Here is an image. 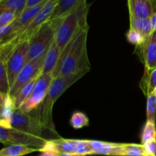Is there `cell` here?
Masks as SVG:
<instances>
[{
  "mask_svg": "<svg viewBox=\"0 0 156 156\" xmlns=\"http://www.w3.org/2000/svg\"><path fill=\"white\" fill-rule=\"evenodd\" d=\"M75 154L77 155L85 156L92 155L93 150L88 143V140H78L77 146H76Z\"/></svg>",
  "mask_w": 156,
  "mask_h": 156,
  "instance_id": "4316f807",
  "label": "cell"
},
{
  "mask_svg": "<svg viewBox=\"0 0 156 156\" xmlns=\"http://www.w3.org/2000/svg\"><path fill=\"white\" fill-rule=\"evenodd\" d=\"M39 156H60V154L53 151H41Z\"/></svg>",
  "mask_w": 156,
  "mask_h": 156,
  "instance_id": "f546056e",
  "label": "cell"
},
{
  "mask_svg": "<svg viewBox=\"0 0 156 156\" xmlns=\"http://www.w3.org/2000/svg\"><path fill=\"white\" fill-rule=\"evenodd\" d=\"M37 151L39 152L38 149L22 145H9L0 149V156H24Z\"/></svg>",
  "mask_w": 156,
  "mask_h": 156,
  "instance_id": "9a60e30c",
  "label": "cell"
},
{
  "mask_svg": "<svg viewBox=\"0 0 156 156\" xmlns=\"http://www.w3.org/2000/svg\"><path fill=\"white\" fill-rule=\"evenodd\" d=\"M47 1L48 0H44V2L37 5L32 6L30 8H26L24 12L21 14V15L15 20V24L16 25L19 34H21L26 29V27L32 22V21L37 15V14L39 13L40 11L44 7V5Z\"/></svg>",
  "mask_w": 156,
  "mask_h": 156,
  "instance_id": "7c38bea8",
  "label": "cell"
},
{
  "mask_svg": "<svg viewBox=\"0 0 156 156\" xmlns=\"http://www.w3.org/2000/svg\"><path fill=\"white\" fill-rule=\"evenodd\" d=\"M33 112L34 114H30V112L24 113L19 109H16L9 120V127L27 133L35 136L44 138V133L50 130L44 126L34 111Z\"/></svg>",
  "mask_w": 156,
  "mask_h": 156,
  "instance_id": "5b68a950",
  "label": "cell"
},
{
  "mask_svg": "<svg viewBox=\"0 0 156 156\" xmlns=\"http://www.w3.org/2000/svg\"><path fill=\"white\" fill-rule=\"evenodd\" d=\"M151 21H152L153 30H156V11L154 12L153 15H152V17L151 18Z\"/></svg>",
  "mask_w": 156,
  "mask_h": 156,
  "instance_id": "d6a6232c",
  "label": "cell"
},
{
  "mask_svg": "<svg viewBox=\"0 0 156 156\" xmlns=\"http://www.w3.org/2000/svg\"><path fill=\"white\" fill-rule=\"evenodd\" d=\"M129 18H151L156 9L152 0H127Z\"/></svg>",
  "mask_w": 156,
  "mask_h": 156,
  "instance_id": "8fae6325",
  "label": "cell"
},
{
  "mask_svg": "<svg viewBox=\"0 0 156 156\" xmlns=\"http://www.w3.org/2000/svg\"><path fill=\"white\" fill-rule=\"evenodd\" d=\"M142 146H143V151L145 156H153L156 148V141L149 142V143H146V144L142 145Z\"/></svg>",
  "mask_w": 156,
  "mask_h": 156,
  "instance_id": "f1b7e54d",
  "label": "cell"
},
{
  "mask_svg": "<svg viewBox=\"0 0 156 156\" xmlns=\"http://www.w3.org/2000/svg\"><path fill=\"white\" fill-rule=\"evenodd\" d=\"M60 156H82V155H77V154H75V153H62L60 154Z\"/></svg>",
  "mask_w": 156,
  "mask_h": 156,
  "instance_id": "836d02e7",
  "label": "cell"
},
{
  "mask_svg": "<svg viewBox=\"0 0 156 156\" xmlns=\"http://www.w3.org/2000/svg\"><path fill=\"white\" fill-rule=\"evenodd\" d=\"M58 152L62 153H75L78 140H66L59 138L53 140Z\"/></svg>",
  "mask_w": 156,
  "mask_h": 156,
  "instance_id": "d6986e66",
  "label": "cell"
},
{
  "mask_svg": "<svg viewBox=\"0 0 156 156\" xmlns=\"http://www.w3.org/2000/svg\"><path fill=\"white\" fill-rule=\"evenodd\" d=\"M89 25L78 33L61 53L57 66L53 72V79L72 75H85L91 69L87 52Z\"/></svg>",
  "mask_w": 156,
  "mask_h": 156,
  "instance_id": "6da1fadb",
  "label": "cell"
},
{
  "mask_svg": "<svg viewBox=\"0 0 156 156\" xmlns=\"http://www.w3.org/2000/svg\"><path fill=\"white\" fill-rule=\"evenodd\" d=\"M153 141H156L155 123L146 120L141 133L142 145Z\"/></svg>",
  "mask_w": 156,
  "mask_h": 156,
  "instance_id": "ffe728a7",
  "label": "cell"
},
{
  "mask_svg": "<svg viewBox=\"0 0 156 156\" xmlns=\"http://www.w3.org/2000/svg\"><path fill=\"white\" fill-rule=\"evenodd\" d=\"M61 55V50H59L55 39L50 44L44 56V64L42 68V74L53 73V70L57 66L59 57Z\"/></svg>",
  "mask_w": 156,
  "mask_h": 156,
  "instance_id": "4fadbf2b",
  "label": "cell"
},
{
  "mask_svg": "<svg viewBox=\"0 0 156 156\" xmlns=\"http://www.w3.org/2000/svg\"><path fill=\"white\" fill-rule=\"evenodd\" d=\"M153 156H156V148H155V153H154Z\"/></svg>",
  "mask_w": 156,
  "mask_h": 156,
  "instance_id": "d590c367",
  "label": "cell"
},
{
  "mask_svg": "<svg viewBox=\"0 0 156 156\" xmlns=\"http://www.w3.org/2000/svg\"><path fill=\"white\" fill-rule=\"evenodd\" d=\"M18 18V15L13 12H5L0 14V27L9 25Z\"/></svg>",
  "mask_w": 156,
  "mask_h": 156,
  "instance_id": "83f0119b",
  "label": "cell"
},
{
  "mask_svg": "<svg viewBox=\"0 0 156 156\" xmlns=\"http://www.w3.org/2000/svg\"><path fill=\"white\" fill-rule=\"evenodd\" d=\"M123 156H145L142 144L124 143Z\"/></svg>",
  "mask_w": 156,
  "mask_h": 156,
  "instance_id": "484cf974",
  "label": "cell"
},
{
  "mask_svg": "<svg viewBox=\"0 0 156 156\" xmlns=\"http://www.w3.org/2000/svg\"><path fill=\"white\" fill-rule=\"evenodd\" d=\"M126 39L130 44H134L137 47L144 44L149 38L145 37L144 35L138 30L129 28V31L126 34Z\"/></svg>",
  "mask_w": 156,
  "mask_h": 156,
  "instance_id": "cb8c5ba5",
  "label": "cell"
},
{
  "mask_svg": "<svg viewBox=\"0 0 156 156\" xmlns=\"http://www.w3.org/2000/svg\"><path fill=\"white\" fill-rule=\"evenodd\" d=\"M0 91L7 94H9L10 91L6 62L2 59H0Z\"/></svg>",
  "mask_w": 156,
  "mask_h": 156,
  "instance_id": "603a6c76",
  "label": "cell"
},
{
  "mask_svg": "<svg viewBox=\"0 0 156 156\" xmlns=\"http://www.w3.org/2000/svg\"><path fill=\"white\" fill-rule=\"evenodd\" d=\"M85 75H72V76H66V77H56L53 79L50 85L47 96L44 101L41 104L37 109H35L34 113L39 117L44 126L55 136L56 134L53 125V118H52V111L53 107L59 97L69 88L71 85L76 83L78 80L81 79Z\"/></svg>",
  "mask_w": 156,
  "mask_h": 156,
  "instance_id": "7a4b0ae2",
  "label": "cell"
},
{
  "mask_svg": "<svg viewBox=\"0 0 156 156\" xmlns=\"http://www.w3.org/2000/svg\"><path fill=\"white\" fill-rule=\"evenodd\" d=\"M90 4L84 1L62 20L55 34V41L62 53L80 30L88 26L87 21Z\"/></svg>",
  "mask_w": 156,
  "mask_h": 156,
  "instance_id": "3957f363",
  "label": "cell"
},
{
  "mask_svg": "<svg viewBox=\"0 0 156 156\" xmlns=\"http://www.w3.org/2000/svg\"><path fill=\"white\" fill-rule=\"evenodd\" d=\"M130 28L140 31L146 38H149L153 31L151 18L142 19V18H130Z\"/></svg>",
  "mask_w": 156,
  "mask_h": 156,
  "instance_id": "e0dca14e",
  "label": "cell"
},
{
  "mask_svg": "<svg viewBox=\"0 0 156 156\" xmlns=\"http://www.w3.org/2000/svg\"><path fill=\"white\" fill-rule=\"evenodd\" d=\"M44 0H27V7L26 8H30L32 6L37 5L40 4Z\"/></svg>",
  "mask_w": 156,
  "mask_h": 156,
  "instance_id": "4dcf8cb0",
  "label": "cell"
},
{
  "mask_svg": "<svg viewBox=\"0 0 156 156\" xmlns=\"http://www.w3.org/2000/svg\"><path fill=\"white\" fill-rule=\"evenodd\" d=\"M84 1L85 0H59L50 19L65 18Z\"/></svg>",
  "mask_w": 156,
  "mask_h": 156,
  "instance_id": "5bb4252c",
  "label": "cell"
},
{
  "mask_svg": "<svg viewBox=\"0 0 156 156\" xmlns=\"http://www.w3.org/2000/svg\"><path fill=\"white\" fill-rule=\"evenodd\" d=\"M8 96H9V94H5V93H2L0 91V107L4 105V104L5 103L6 100H7Z\"/></svg>",
  "mask_w": 156,
  "mask_h": 156,
  "instance_id": "1f68e13d",
  "label": "cell"
},
{
  "mask_svg": "<svg viewBox=\"0 0 156 156\" xmlns=\"http://www.w3.org/2000/svg\"><path fill=\"white\" fill-rule=\"evenodd\" d=\"M148 156H152V155H148Z\"/></svg>",
  "mask_w": 156,
  "mask_h": 156,
  "instance_id": "74e56055",
  "label": "cell"
},
{
  "mask_svg": "<svg viewBox=\"0 0 156 156\" xmlns=\"http://www.w3.org/2000/svg\"><path fill=\"white\" fill-rule=\"evenodd\" d=\"M140 87L146 96L153 92L156 87V68L154 69L147 76H143Z\"/></svg>",
  "mask_w": 156,
  "mask_h": 156,
  "instance_id": "44dd1931",
  "label": "cell"
},
{
  "mask_svg": "<svg viewBox=\"0 0 156 156\" xmlns=\"http://www.w3.org/2000/svg\"><path fill=\"white\" fill-rule=\"evenodd\" d=\"M2 0H0V2H2Z\"/></svg>",
  "mask_w": 156,
  "mask_h": 156,
  "instance_id": "8d00e7d4",
  "label": "cell"
},
{
  "mask_svg": "<svg viewBox=\"0 0 156 156\" xmlns=\"http://www.w3.org/2000/svg\"><path fill=\"white\" fill-rule=\"evenodd\" d=\"M70 125L75 129H79L88 126L89 124V120L86 114L81 111H75L71 116L69 120Z\"/></svg>",
  "mask_w": 156,
  "mask_h": 156,
  "instance_id": "7402d4cb",
  "label": "cell"
},
{
  "mask_svg": "<svg viewBox=\"0 0 156 156\" xmlns=\"http://www.w3.org/2000/svg\"><path fill=\"white\" fill-rule=\"evenodd\" d=\"M139 56L145 65L144 76H147L156 68V30H153L146 42L136 47Z\"/></svg>",
  "mask_w": 156,
  "mask_h": 156,
  "instance_id": "30bf717a",
  "label": "cell"
},
{
  "mask_svg": "<svg viewBox=\"0 0 156 156\" xmlns=\"http://www.w3.org/2000/svg\"><path fill=\"white\" fill-rule=\"evenodd\" d=\"M38 78H35V79H32L31 81H30L29 82L26 83L24 85H23V86L20 88L19 91H18L16 95L13 98L14 100H15L16 109H18L19 107L21 105V104H22L23 102L30 95V94H31L32 91H33L34 89V87L35 85V83H36Z\"/></svg>",
  "mask_w": 156,
  "mask_h": 156,
  "instance_id": "ac0fdd59",
  "label": "cell"
},
{
  "mask_svg": "<svg viewBox=\"0 0 156 156\" xmlns=\"http://www.w3.org/2000/svg\"><path fill=\"white\" fill-rule=\"evenodd\" d=\"M146 117L148 121L155 123L156 117V97L153 94L147 95L146 104Z\"/></svg>",
  "mask_w": 156,
  "mask_h": 156,
  "instance_id": "d4e9b609",
  "label": "cell"
},
{
  "mask_svg": "<svg viewBox=\"0 0 156 156\" xmlns=\"http://www.w3.org/2000/svg\"><path fill=\"white\" fill-rule=\"evenodd\" d=\"M59 2V0H48L46 2V4L41 9L37 15L35 17L34 19L26 27L24 32L20 35V40L21 42L30 41V40L33 37L39 27L42 24H44L46 21L50 20V17H51L53 11L57 6Z\"/></svg>",
  "mask_w": 156,
  "mask_h": 156,
  "instance_id": "9c48e42d",
  "label": "cell"
},
{
  "mask_svg": "<svg viewBox=\"0 0 156 156\" xmlns=\"http://www.w3.org/2000/svg\"><path fill=\"white\" fill-rule=\"evenodd\" d=\"M63 19L64 18L50 19L39 27L29 41L27 62L45 56L50 44L54 40L56 30Z\"/></svg>",
  "mask_w": 156,
  "mask_h": 156,
  "instance_id": "277c9868",
  "label": "cell"
},
{
  "mask_svg": "<svg viewBox=\"0 0 156 156\" xmlns=\"http://www.w3.org/2000/svg\"><path fill=\"white\" fill-rule=\"evenodd\" d=\"M28 50L29 41L22 43L17 47L16 50L12 53L6 62L10 89L13 85L19 72L27 62Z\"/></svg>",
  "mask_w": 156,
  "mask_h": 156,
  "instance_id": "ba28073f",
  "label": "cell"
},
{
  "mask_svg": "<svg viewBox=\"0 0 156 156\" xmlns=\"http://www.w3.org/2000/svg\"><path fill=\"white\" fill-rule=\"evenodd\" d=\"M152 94H153L154 95H155V97H156V87H155V89H154V91H153V92H152Z\"/></svg>",
  "mask_w": 156,
  "mask_h": 156,
  "instance_id": "e575fe53",
  "label": "cell"
},
{
  "mask_svg": "<svg viewBox=\"0 0 156 156\" xmlns=\"http://www.w3.org/2000/svg\"><path fill=\"white\" fill-rule=\"evenodd\" d=\"M47 141V139L42 137L35 136L12 127L0 126V143L5 145H22L40 150Z\"/></svg>",
  "mask_w": 156,
  "mask_h": 156,
  "instance_id": "8992f818",
  "label": "cell"
},
{
  "mask_svg": "<svg viewBox=\"0 0 156 156\" xmlns=\"http://www.w3.org/2000/svg\"><path fill=\"white\" fill-rule=\"evenodd\" d=\"M27 7V0H2L0 2V14L5 12H13L21 15Z\"/></svg>",
  "mask_w": 156,
  "mask_h": 156,
  "instance_id": "2e32d148",
  "label": "cell"
},
{
  "mask_svg": "<svg viewBox=\"0 0 156 156\" xmlns=\"http://www.w3.org/2000/svg\"><path fill=\"white\" fill-rule=\"evenodd\" d=\"M44 56L28 61L23 66L17 76L16 79L9 91V95L14 98L20 88L26 83L35 78H38L42 75V68L44 64Z\"/></svg>",
  "mask_w": 156,
  "mask_h": 156,
  "instance_id": "52a82bcc",
  "label": "cell"
}]
</instances>
